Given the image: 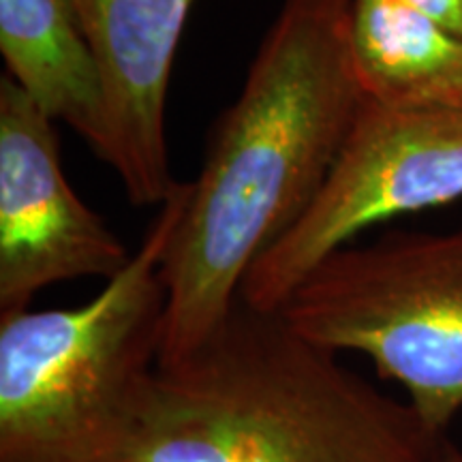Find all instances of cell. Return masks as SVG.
<instances>
[{"instance_id":"obj_1","label":"cell","mask_w":462,"mask_h":462,"mask_svg":"<svg viewBox=\"0 0 462 462\" xmlns=\"http://www.w3.org/2000/svg\"><path fill=\"white\" fill-rule=\"evenodd\" d=\"M354 0H282L161 263L159 366L225 326L253 263L296 227L343 152L366 97L351 58Z\"/></svg>"},{"instance_id":"obj_2","label":"cell","mask_w":462,"mask_h":462,"mask_svg":"<svg viewBox=\"0 0 462 462\" xmlns=\"http://www.w3.org/2000/svg\"><path fill=\"white\" fill-rule=\"evenodd\" d=\"M449 448L281 313L238 302L204 346L157 368L135 462H441Z\"/></svg>"},{"instance_id":"obj_3","label":"cell","mask_w":462,"mask_h":462,"mask_svg":"<svg viewBox=\"0 0 462 462\" xmlns=\"http://www.w3.org/2000/svg\"><path fill=\"white\" fill-rule=\"evenodd\" d=\"M189 190L178 182L88 302L0 315V462H135L163 345L161 263Z\"/></svg>"},{"instance_id":"obj_4","label":"cell","mask_w":462,"mask_h":462,"mask_svg":"<svg viewBox=\"0 0 462 462\" xmlns=\"http://www.w3.org/2000/svg\"><path fill=\"white\" fill-rule=\"evenodd\" d=\"M281 315L334 354L366 356L439 435L462 411V223L343 246Z\"/></svg>"},{"instance_id":"obj_5","label":"cell","mask_w":462,"mask_h":462,"mask_svg":"<svg viewBox=\"0 0 462 462\" xmlns=\"http://www.w3.org/2000/svg\"><path fill=\"white\" fill-rule=\"evenodd\" d=\"M462 199V109L364 99L343 152L296 227L248 270L240 302L281 313L302 281L364 229Z\"/></svg>"},{"instance_id":"obj_6","label":"cell","mask_w":462,"mask_h":462,"mask_svg":"<svg viewBox=\"0 0 462 462\" xmlns=\"http://www.w3.org/2000/svg\"><path fill=\"white\" fill-rule=\"evenodd\" d=\"M133 253L65 176L54 120L0 79V315L73 279H114Z\"/></svg>"},{"instance_id":"obj_7","label":"cell","mask_w":462,"mask_h":462,"mask_svg":"<svg viewBox=\"0 0 462 462\" xmlns=\"http://www.w3.org/2000/svg\"><path fill=\"white\" fill-rule=\"evenodd\" d=\"M193 3L71 0L106 101L103 161L135 206H161L178 187L167 146V92Z\"/></svg>"},{"instance_id":"obj_8","label":"cell","mask_w":462,"mask_h":462,"mask_svg":"<svg viewBox=\"0 0 462 462\" xmlns=\"http://www.w3.org/2000/svg\"><path fill=\"white\" fill-rule=\"evenodd\" d=\"M0 51L9 78L103 161L106 101L71 0H0Z\"/></svg>"},{"instance_id":"obj_9","label":"cell","mask_w":462,"mask_h":462,"mask_svg":"<svg viewBox=\"0 0 462 462\" xmlns=\"http://www.w3.org/2000/svg\"><path fill=\"white\" fill-rule=\"evenodd\" d=\"M349 43L366 99L462 109V34L394 0H354Z\"/></svg>"},{"instance_id":"obj_10","label":"cell","mask_w":462,"mask_h":462,"mask_svg":"<svg viewBox=\"0 0 462 462\" xmlns=\"http://www.w3.org/2000/svg\"><path fill=\"white\" fill-rule=\"evenodd\" d=\"M394 3L429 17L456 34H462V0H394Z\"/></svg>"},{"instance_id":"obj_11","label":"cell","mask_w":462,"mask_h":462,"mask_svg":"<svg viewBox=\"0 0 462 462\" xmlns=\"http://www.w3.org/2000/svg\"><path fill=\"white\" fill-rule=\"evenodd\" d=\"M441 462H462V452H458V449H456L454 446L448 449V454H446V458H443Z\"/></svg>"}]
</instances>
